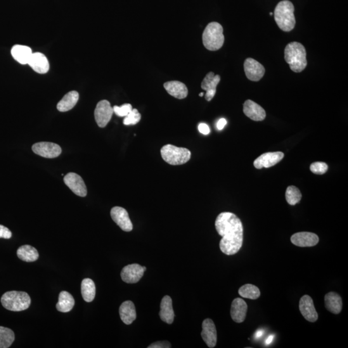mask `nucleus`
Listing matches in <instances>:
<instances>
[{"label": "nucleus", "instance_id": "1", "mask_svg": "<svg viewBox=\"0 0 348 348\" xmlns=\"http://www.w3.org/2000/svg\"><path fill=\"white\" fill-rule=\"evenodd\" d=\"M215 229L222 237L220 250L224 254L232 255L240 250L243 243V226L241 219L231 212H222L217 216Z\"/></svg>", "mask_w": 348, "mask_h": 348}, {"label": "nucleus", "instance_id": "2", "mask_svg": "<svg viewBox=\"0 0 348 348\" xmlns=\"http://www.w3.org/2000/svg\"><path fill=\"white\" fill-rule=\"evenodd\" d=\"M285 59L294 72H301L307 66L306 51L299 42L290 43L285 50Z\"/></svg>", "mask_w": 348, "mask_h": 348}, {"label": "nucleus", "instance_id": "3", "mask_svg": "<svg viewBox=\"0 0 348 348\" xmlns=\"http://www.w3.org/2000/svg\"><path fill=\"white\" fill-rule=\"evenodd\" d=\"M294 11V6L288 0L279 2L275 9V21L283 31L290 32L294 28L296 23Z\"/></svg>", "mask_w": 348, "mask_h": 348}, {"label": "nucleus", "instance_id": "4", "mask_svg": "<svg viewBox=\"0 0 348 348\" xmlns=\"http://www.w3.org/2000/svg\"><path fill=\"white\" fill-rule=\"evenodd\" d=\"M223 28L217 22L210 23L203 34V43L208 51H218L223 46Z\"/></svg>", "mask_w": 348, "mask_h": 348}, {"label": "nucleus", "instance_id": "5", "mask_svg": "<svg viewBox=\"0 0 348 348\" xmlns=\"http://www.w3.org/2000/svg\"><path fill=\"white\" fill-rule=\"evenodd\" d=\"M1 302L2 306L9 311L21 312L29 307L31 299L27 293L10 291L2 295Z\"/></svg>", "mask_w": 348, "mask_h": 348}, {"label": "nucleus", "instance_id": "6", "mask_svg": "<svg viewBox=\"0 0 348 348\" xmlns=\"http://www.w3.org/2000/svg\"><path fill=\"white\" fill-rule=\"evenodd\" d=\"M161 154L165 162L171 165L185 164L191 158V151L186 148L166 144L161 149Z\"/></svg>", "mask_w": 348, "mask_h": 348}, {"label": "nucleus", "instance_id": "7", "mask_svg": "<svg viewBox=\"0 0 348 348\" xmlns=\"http://www.w3.org/2000/svg\"><path fill=\"white\" fill-rule=\"evenodd\" d=\"M113 113V107L111 106L109 101L102 100L97 104L94 117L98 126L104 128L109 123Z\"/></svg>", "mask_w": 348, "mask_h": 348}, {"label": "nucleus", "instance_id": "8", "mask_svg": "<svg viewBox=\"0 0 348 348\" xmlns=\"http://www.w3.org/2000/svg\"><path fill=\"white\" fill-rule=\"evenodd\" d=\"M35 154L46 158H55L61 154V148L58 144L51 142H40L32 146Z\"/></svg>", "mask_w": 348, "mask_h": 348}, {"label": "nucleus", "instance_id": "9", "mask_svg": "<svg viewBox=\"0 0 348 348\" xmlns=\"http://www.w3.org/2000/svg\"><path fill=\"white\" fill-rule=\"evenodd\" d=\"M146 270V267L141 266L138 264H129L123 267L121 272V277L125 283H137L143 278L144 272Z\"/></svg>", "mask_w": 348, "mask_h": 348}, {"label": "nucleus", "instance_id": "10", "mask_svg": "<svg viewBox=\"0 0 348 348\" xmlns=\"http://www.w3.org/2000/svg\"><path fill=\"white\" fill-rule=\"evenodd\" d=\"M64 182L75 195L80 197H85L87 196V186L82 177L79 175L73 172L68 173L64 177Z\"/></svg>", "mask_w": 348, "mask_h": 348}, {"label": "nucleus", "instance_id": "11", "mask_svg": "<svg viewBox=\"0 0 348 348\" xmlns=\"http://www.w3.org/2000/svg\"><path fill=\"white\" fill-rule=\"evenodd\" d=\"M246 76L252 82H259L264 76L265 68L257 61L253 58H247L244 63Z\"/></svg>", "mask_w": 348, "mask_h": 348}, {"label": "nucleus", "instance_id": "12", "mask_svg": "<svg viewBox=\"0 0 348 348\" xmlns=\"http://www.w3.org/2000/svg\"><path fill=\"white\" fill-rule=\"evenodd\" d=\"M110 215L113 221L122 230L128 232L132 231L133 229V224L125 208L120 207H113L111 210Z\"/></svg>", "mask_w": 348, "mask_h": 348}, {"label": "nucleus", "instance_id": "13", "mask_svg": "<svg viewBox=\"0 0 348 348\" xmlns=\"http://www.w3.org/2000/svg\"><path fill=\"white\" fill-rule=\"evenodd\" d=\"M284 157L285 154L281 151L264 153L254 161L253 165L257 169L272 167L280 162Z\"/></svg>", "mask_w": 348, "mask_h": 348}, {"label": "nucleus", "instance_id": "14", "mask_svg": "<svg viewBox=\"0 0 348 348\" xmlns=\"http://www.w3.org/2000/svg\"><path fill=\"white\" fill-rule=\"evenodd\" d=\"M299 310L302 316L307 321L315 323L318 319V314L314 306L313 299L309 295H304L299 302Z\"/></svg>", "mask_w": 348, "mask_h": 348}, {"label": "nucleus", "instance_id": "15", "mask_svg": "<svg viewBox=\"0 0 348 348\" xmlns=\"http://www.w3.org/2000/svg\"><path fill=\"white\" fill-rule=\"evenodd\" d=\"M221 81L219 75H215L214 72H210L206 75L205 78L201 83V88L206 91L205 99L208 101L212 100L216 94L217 85Z\"/></svg>", "mask_w": 348, "mask_h": 348}, {"label": "nucleus", "instance_id": "16", "mask_svg": "<svg viewBox=\"0 0 348 348\" xmlns=\"http://www.w3.org/2000/svg\"><path fill=\"white\" fill-rule=\"evenodd\" d=\"M319 238L312 232H298L291 237V242L299 247H312L318 244Z\"/></svg>", "mask_w": 348, "mask_h": 348}, {"label": "nucleus", "instance_id": "17", "mask_svg": "<svg viewBox=\"0 0 348 348\" xmlns=\"http://www.w3.org/2000/svg\"><path fill=\"white\" fill-rule=\"evenodd\" d=\"M201 337L208 347H214L217 344V330L214 321L210 319H205L202 324Z\"/></svg>", "mask_w": 348, "mask_h": 348}, {"label": "nucleus", "instance_id": "18", "mask_svg": "<svg viewBox=\"0 0 348 348\" xmlns=\"http://www.w3.org/2000/svg\"><path fill=\"white\" fill-rule=\"evenodd\" d=\"M243 112L248 118L255 122H261L266 118V112L263 108L250 99L244 103Z\"/></svg>", "mask_w": 348, "mask_h": 348}, {"label": "nucleus", "instance_id": "19", "mask_svg": "<svg viewBox=\"0 0 348 348\" xmlns=\"http://www.w3.org/2000/svg\"><path fill=\"white\" fill-rule=\"evenodd\" d=\"M248 311V305L241 298H236L231 303L230 314L232 320L237 323L245 321Z\"/></svg>", "mask_w": 348, "mask_h": 348}, {"label": "nucleus", "instance_id": "20", "mask_svg": "<svg viewBox=\"0 0 348 348\" xmlns=\"http://www.w3.org/2000/svg\"><path fill=\"white\" fill-rule=\"evenodd\" d=\"M28 65L39 74H46L49 72L50 65L47 57L40 53H32Z\"/></svg>", "mask_w": 348, "mask_h": 348}, {"label": "nucleus", "instance_id": "21", "mask_svg": "<svg viewBox=\"0 0 348 348\" xmlns=\"http://www.w3.org/2000/svg\"><path fill=\"white\" fill-rule=\"evenodd\" d=\"M164 88L170 96L177 99H183L188 96V91L186 85L179 81L166 82Z\"/></svg>", "mask_w": 348, "mask_h": 348}, {"label": "nucleus", "instance_id": "22", "mask_svg": "<svg viewBox=\"0 0 348 348\" xmlns=\"http://www.w3.org/2000/svg\"><path fill=\"white\" fill-rule=\"evenodd\" d=\"M160 316L161 319L165 323L171 324L174 322V312L173 310L172 300L169 295L163 298L160 305Z\"/></svg>", "mask_w": 348, "mask_h": 348}, {"label": "nucleus", "instance_id": "23", "mask_svg": "<svg viewBox=\"0 0 348 348\" xmlns=\"http://www.w3.org/2000/svg\"><path fill=\"white\" fill-rule=\"evenodd\" d=\"M120 316L122 321L127 325H130L136 319V311L134 304L130 300L123 302L120 307Z\"/></svg>", "mask_w": 348, "mask_h": 348}, {"label": "nucleus", "instance_id": "24", "mask_svg": "<svg viewBox=\"0 0 348 348\" xmlns=\"http://www.w3.org/2000/svg\"><path fill=\"white\" fill-rule=\"evenodd\" d=\"M11 54L14 60L21 65H27L31 58L32 52L30 47L16 45L11 49Z\"/></svg>", "mask_w": 348, "mask_h": 348}, {"label": "nucleus", "instance_id": "25", "mask_svg": "<svg viewBox=\"0 0 348 348\" xmlns=\"http://www.w3.org/2000/svg\"><path fill=\"white\" fill-rule=\"evenodd\" d=\"M324 302L326 309L331 313L337 315L342 311V300L337 293H328L324 297Z\"/></svg>", "mask_w": 348, "mask_h": 348}, {"label": "nucleus", "instance_id": "26", "mask_svg": "<svg viewBox=\"0 0 348 348\" xmlns=\"http://www.w3.org/2000/svg\"><path fill=\"white\" fill-rule=\"evenodd\" d=\"M79 99V94L76 91H71L64 96L57 105V108L61 112H67L72 109Z\"/></svg>", "mask_w": 348, "mask_h": 348}, {"label": "nucleus", "instance_id": "27", "mask_svg": "<svg viewBox=\"0 0 348 348\" xmlns=\"http://www.w3.org/2000/svg\"><path fill=\"white\" fill-rule=\"evenodd\" d=\"M74 304L75 300L73 296L66 291H63L59 295L56 309L58 310V311L63 312V313H67L72 310Z\"/></svg>", "mask_w": 348, "mask_h": 348}, {"label": "nucleus", "instance_id": "28", "mask_svg": "<svg viewBox=\"0 0 348 348\" xmlns=\"http://www.w3.org/2000/svg\"><path fill=\"white\" fill-rule=\"evenodd\" d=\"M17 255L19 259L27 262H34L39 258L37 250L30 245L20 246L17 250Z\"/></svg>", "mask_w": 348, "mask_h": 348}, {"label": "nucleus", "instance_id": "29", "mask_svg": "<svg viewBox=\"0 0 348 348\" xmlns=\"http://www.w3.org/2000/svg\"><path fill=\"white\" fill-rule=\"evenodd\" d=\"M82 295L85 301H93L96 296V286L92 279L87 278L82 281Z\"/></svg>", "mask_w": 348, "mask_h": 348}, {"label": "nucleus", "instance_id": "30", "mask_svg": "<svg viewBox=\"0 0 348 348\" xmlns=\"http://www.w3.org/2000/svg\"><path fill=\"white\" fill-rule=\"evenodd\" d=\"M239 294L246 299L255 300L260 297V292L256 286L247 284L239 288Z\"/></svg>", "mask_w": 348, "mask_h": 348}, {"label": "nucleus", "instance_id": "31", "mask_svg": "<svg viewBox=\"0 0 348 348\" xmlns=\"http://www.w3.org/2000/svg\"><path fill=\"white\" fill-rule=\"evenodd\" d=\"M15 339V335L11 329L0 326V348H8Z\"/></svg>", "mask_w": 348, "mask_h": 348}, {"label": "nucleus", "instance_id": "32", "mask_svg": "<svg viewBox=\"0 0 348 348\" xmlns=\"http://www.w3.org/2000/svg\"><path fill=\"white\" fill-rule=\"evenodd\" d=\"M302 194L299 188L295 186H290L286 191V200L289 205L294 206L301 200Z\"/></svg>", "mask_w": 348, "mask_h": 348}, {"label": "nucleus", "instance_id": "33", "mask_svg": "<svg viewBox=\"0 0 348 348\" xmlns=\"http://www.w3.org/2000/svg\"><path fill=\"white\" fill-rule=\"evenodd\" d=\"M141 119V115L138 110L134 108L132 109L129 114L125 116L123 120V124L125 125H134L137 124Z\"/></svg>", "mask_w": 348, "mask_h": 348}, {"label": "nucleus", "instance_id": "34", "mask_svg": "<svg viewBox=\"0 0 348 348\" xmlns=\"http://www.w3.org/2000/svg\"><path fill=\"white\" fill-rule=\"evenodd\" d=\"M133 109L130 104H124L121 106H114L113 107V112L119 117H125Z\"/></svg>", "mask_w": 348, "mask_h": 348}, {"label": "nucleus", "instance_id": "35", "mask_svg": "<svg viewBox=\"0 0 348 348\" xmlns=\"http://www.w3.org/2000/svg\"><path fill=\"white\" fill-rule=\"evenodd\" d=\"M328 169V166L323 162H316L310 166V170L315 174L323 175L325 174Z\"/></svg>", "mask_w": 348, "mask_h": 348}, {"label": "nucleus", "instance_id": "36", "mask_svg": "<svg viewBox=\"0 0 348 348\" xmlns=\"http://www.w3.org/2000/svg\"><path fill=\"white\" fill-rule=\"evenodd\" d=\"M148 348H170L171 347V344L167 340L164 341H158L153 344H150L148 346Z\"/></svg>", "mask_w": 348, "mask_h": 348}, {"label": "nucleus", "instance_id": "37", "mask_svg": "<svg viewBox=\"0 0 348 348\" xmlns=\"http://www.w3.org/2000/svg\"><path fill=\"white\" fill-rule=\"evenodd\" d=\"M12 237V232L7 227L0 224V238L10 239Z\"/></svg>", "mask_w": 348, "mask_h": 348}, {"label": "nucleus", "instance_id": "38", "mask_svg": "<svg viewBox=\"0 0 348 348\" xmlns=\"http://www.w3.org/2000/svg\"><path fill=\"white\" fill-rule=\"evenodd\" d=\"M199 131L201 132V134L204 135H208L210 134V129L209 127L205 123H200L198 127Z\"/></svg>", "mask_w": 348, "mask_h": 348}, {"label": "nucleus", "instance_id": "39", "mask_svg": "<svg viewBox=\"0 0 348 348\" xmlns=\"http://www.w3.org/2000/svg\"><path fill=\"white\" fill-rule=\"evenodd\" d=\"M227 124V122L224 118H221L218 121L217 123V128L219 130H221L224 129V127L226 126Z\"/></svg>", "mask_w": 348, "mask_h": 348}, {"label": "nucleus", "instance_id": "40", "mask_svg": "<svg viewBox=\"0 0 348 348\" xmlns=\"http://www.w3.org/2000/svg\"><path fill=\"white\" fill-rule=\"evenodd\" d=\"M274 335H270L268 338H267L266 340V344H271L272 340L274 339Z\"/></svg>", "mask_w": 348, "mask_h": 348}, {"label": "nucleus", "instance_id": "41", "mask_svg": "<svg viewBox=\"0 0 348 348\" xmlns=\"http://www.w3.org/2000/svg\"><path fill=\"white\" fill-rule=\"evenodd\" d=\"M262 333H263V332H262V331H258L256 333V337H260V336L262 335Z\"/></svg>", "mask_w": 348, "mask_h": 348}, {"label": "nucleus", "instance_id": "42", "mask_svg": "<svg viewBox=\"0 0 348 348\" xmlns=\"http://www.w3.org/2000/svg\"><path fill=\"white\" fill-rule=\"evenodd\" d=\"M203 95H204V93H203V92H201V93L200 94V97H202V96H203Z\"/></svg>", "mask_w": 348, "mask_h": 348}, {"label": "nucleus", "instance_id": "43", "mask_svg": "<svg viewBox=\"0 0 348 348\" xmlns=\"http://www.w3.org/2000/svg\"><path fill=\"white\" fill-rule=\"evenodd\" d=\"M269 14H270V16H272V15H273V13H269Z\"/></svg>", "mask_w": 348, "mask_h": 348}]
</instances>
